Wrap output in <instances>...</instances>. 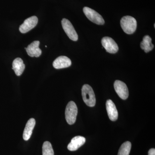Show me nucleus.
<instances>
[{
  "label": "nucleus",
  "instance_id": "1",
  "mask_svg": "<svg viewBox=\"0 0 155 155\" xmlns=\"http://www.w3.org/2000/svg\"><path fill=\"white\" fill-rule=\"evenodd\" d=\"M122 29L127 34H132L135 32L137 26V22L135 18L131 16L122 17L120 21Z\"/></svg>",
  "mask_w": 155,
  "mask_h": 155
},
{
  "label": "nucleus",
  "instance_id": "2",
  "mask_svg": "<svg viewBox=\"0 0 155 155\" xmlns=\"http://www.w3.org/2000/svg\"><path fill=\"white\" fill-rule=\"evenodd\" d=\"M82 96L84 102L90 107L95 105L96 98L92 88L88 84H84L81 89Z\"/></svg>",
  "mask_w": 155,
  "mask_h": 155
},
{
  "label": "nucleus",
  "instance_id": "3",
  "mask_svg": "<svg viewBox=\"0 0 155 155\" xmlns=\"http://www.w3.org/2000/svg\"><path fill=\"white\" fill-rule=\"evenodd\" d=\"M78 114V108L74 102H69L66 107L65 117L66 121L69 125H72L75 123Z\"/></svg>",
  "mask_w": 155,
  "mask_h": 155
},
{
  "label": "nucleus",
  "instance_id": "4",
  "mask_svg": "<svg viewBox=\"0 0 155 155\" xmlns=\"http://www.w3.org/2000/svg\"><path fill=\"white\" fill-rule=\"evenodd\" d=\"M83 12L86 17L91 22L97 25H102L104 24V18L94 10L85 7L84 8Z\"/></svg>",
  "mask_w": 155,
  "mask_h": 155
},
{
  "label": "nucleus",
  "instance_id": "5",
  "mask_svg": "<svg viewBox=\"0 0 155 155\" xmlns=\"http://www.w3.org/2000/svg\"><path fill=\"white\" fill-rule=\"evenodd\" d=\"M63 29L67 36L73 41H77L78 35L71 22L68 19L64 18L61 21Z\"/></svg>",
  "mask_w": 155,
  "mask_h": 155
},
{
  "label": "nucleus",
  "instance_id": "6",
  "mask_svg": "<svg viewBox=\"0 0 155 155\" xmlns=\"http://www.w3.org/2000/svg\"><path fill=\"white\" fill-rule=\"evenodd\" d=\"M101 43L107 52L116 54L119 50V47L113 38L109 37H104L102 39Z\"/></svg>",
  "mask_w": 155,
  "mask_h": 155
},
{
  "label": "nucleus",
  "instance_id": "7",
  "mask_svg": "<svg viewBox=\"0 0 155 155\" xmlns=\"http://www.w3.org/2000/svg\"><path fill=\"white\" fill-rule=\"evenodd\" d=\"M38 22V19L36 16H32L25 19L22 25L19 26V31L22 33H27L35 27Z\"/></svg>",
  "mask_w": 155,
  "mask_h": 155
},
{
  "label": "nucleus",
  "instance_id": "8",
  "mask_svg": "<svg viewBox=\"0 0 155 155\" xmlns=\"http://www.w3.org/2000/svg\"><path fill=\"white\" fill-rule=\"evenodd\" d=\"M114 87L115 91L121 99H127L129 92L127 85L124 82L121 81L116 80L114 82Z\"/></svg>",
  "mask_w": 155,
  "mask_h": 155
},
{
  "label": "nucleus",
  "instance_id": "9",
  "mask_svg": "<svg viewBox=\"0 0 155 155\" xmlns=\"http://www.w3.org/2000/svg\"><path fill=\"white\" fill-rule=\"evenodd\" d=\"M39 41H35L28 45L27 48H25L28 56L36 58L41 56L42 51L39 48Z\"/></svg>",
  "mask_w": 155,
  "mask_h": 155
},
{
  "label": "nucleus",
  "instance_id": "10",
  "mask_svg": "<svg viewBox=\"0 0 155 155\" xmlns=\"http://www.w3.org/2000/svg\"><path fill=\"white\" fill-rule=\"evenodd\" d=\"M72 64L71 60L66 56H60L53 62V65L56 69H61L70 67Z\"/></svg>",
  "mask_w": 155,
  "mask_h": 155
},
{
  "label": "nucleus",
  "instance_id": "11",
  "mask_svg": "<svg viewBox=\"0 0 155 155\" xmlns=\"http://www.w3.org/2000/svg\"><path fill=\"white\" fill-rule=\"evenodd\" d=\"M106 109L108 116L111 121H116L118 119V112L114 103L111 100H108L106 102Z\"/></svg>",
  "mask_w": 155,
  "mask_h": 155
},
{
  "label": "nucleus",
  "instance_id": "12",
  "mask_svg": "<svg viewBox=\"0 0 155 155\" xmlns=\"http://www.w3.org/2000/svg\"><path fill=\"white\" fill-rule=\"evenodd\" d=\"M86 141L85 138L81 136H77L73 137L68 144L67 148L71 151L77 150L78 148L84 144Z\"/></svg>",
  "mask_w": 155,
  "mask_h": 155
},
{
  "label": "nucleus",
  "instance_id": "13",
  "mask_svg": "<svg viewBox=\"0 0 155 155\" xmlns=\"http://www.w3.org/2000/svg\"><path fill=\"white\" fill-rule=\"evenodd\" d=\"M35 123L36 122L35 119L33 118L29 119L26 123L23 133V138L25 141H27L30 139Z\"/></svg>",
  "mask_w": 155,
  "mask_h": 155
},
{
  "label": "nucleus",
  "instance_id": "14",
  "mask_svg": "<svg viewBox=\"0 0 155 155\" xmlns=\"http://www.w3.org/2000/svg\"><path fill=\"white\" fill-rule=\"evenodd\" d=\"M12 69L17 76H20L22 74L25 69V65L20 58H17L14 60L12 64Z\"/></svg>",
  "mask_w": 155,
  "mask_h": 155
},
{
  "label": "nucleus",
  "instance_id": "15",
  "mask_svg": "<svg viewBox=\"0 0 155 155\" xmlns=\"http://www.w3.org/2000/svg\"><path fill=\"white\" fill-rule=\"evenodd\" d=\"M140 48L144 51L145 52L148 53L153 49L154 45L152 43V39L149 35H145L140 43Z\"/></svg>",
  "mask_w": 155,
  "mask_h": 155
},
{
  "label": "nucleus",
  "instance_id": "16",
  "mask_svg": "<svg viewBox=\"0 0 155 155\" xmlns=\"http://www.w3.org/2000/svg\"><path fill=\"white\" fill-rule=\"evenodd\" d=\"M131 147V144L130 142H125L120 147L118 155H129Z\"/></svg>",
  "mask_w": 155,
  "mask_h": 155
},
{
  "label": "nucleus",
  "instance_id": "17",
  "mask_svg": "<svg viewBox=\"0 0 155 155\" xmlns=\"http://www.w3.org/2000/svg\"><path fill=\"white\" fill-rule=\"evenodd\" d=\"M43 155H54V150L51 143L45 141L42 146Z\"/></svg>",
  "mask_w": 155,
  "mask_h": 155
},
{
  "label": "nucleus",
  "instance_id": "18",
  "mask_svg": "<svg viewBox=\"0 0 155 155\" xmlns=\"http://www.w3.org/2000/svg\"><path fill=\"white\" fill-rule=\"evenodd\" d=\"M148 155H155V149L152 148L149 150Z\"/></svg>",
  "mask_w": 155,
  "mask_h": 155
}]
</instances>
